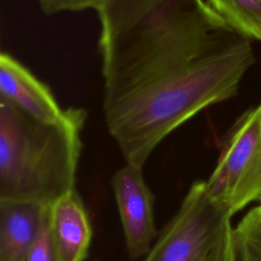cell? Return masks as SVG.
I'll return each instance as SVG.
<instances>
[{
  "label": "cell",
  "mask_w": 261,
  "mask_h": 261,
  "mask_svg": "<svg viewBox=\"0 0 261 261\" xmlns=\"http://www.w3.org/2000/svg\"><path fill=\"white\" fill-rule=\"evenodd\" d=\"M0 98L44 122L59 120L64 111L48 87L5 52L0 54Z\"/></svg>",
  "instance_id": "cell-6"
},
{
  "label": "cell",
  "mask_w": 261,
  "mask_h": 261,
  "mask_svg": "<svg viewBox=\"0 0 261 261\" xmlns=\"http://www.w3.org/2000/svg\"><path fill=\"white\" fill-rule=\"evenodd\" d=\"M42 11L51 15L62 11H81L89 8L98 9L104 0H38Z\"/></svg>",
  "instance_id": "cell-12"
},
{
  "label": "cell",
  "mask_w": 261,
  "mask_h": 261,
  "mask_svg": "<svg viewBox=\"0 0 261 261\" xmlns=\"http://www.w3.org/2000/svg\"><path fill=\"white\" fill-rule=\"evenodd\" d=\"M232 226H227L220 240L205 261H233L232 255Z\"/></svg>",
  "instance_id": "cell-13"
},
{
  "label": "cell",
  "mask_w": 261,
  "mask_h": 261,
  "mask_svg": "<svg viewBox=\"0 0 261 261\" xmlns=\"http://www.w3.org/2000/svg\"><path fill=\"white\" fill-rule=\"evenodd\" d=\"M207 2L240 36L261 41V0H207Z\"/></svg>",
  "instance_id": "cell-9"
},
{
  "label": "cell",
  "mask_w": 261,
  "mask_h": 261,
  "mask_svg": "<svg viewBox=\"0 0 261 261\" xmlns=\"http://www.w3.org/2000/svg\"><path fill=\"white\" fill-rule=\"evenodd\" d=\"M257 208H258V210H259V212H260V213H261V201H260V205H259V206H258V207H257Z\"/></svg>",
  "instance_id": "cell-14"
},
{
  "label": "cell",
  "mask_w": 261,
  "mask_h": 261,
  "mask_svg": "<svg viewBox=\"0 0 261 261\" xmlns=\"http://www.w3.org/2000/svg\"><path fill=\"white\" fill-rule=\"evenodd\" d=\"M97 12L104 120L127 164L143 168L174 129L237 95L255 62L207 0H104Z\"/></svg>",
  "instance_id": "cell-1"
},
{
  "label": "cell",
  "mask_w": 261,
  "mask_h": 261,
  "mask_svg": "<svg viewBox=\"0 0 261 261\" xmlns=\"http://www.w3.org/2000/svg\"><path fill=\"white\" fill-rule=\"evenodd\" d=\"M233 261H261V213L252 208L232 227Z\"/></svg>",
  "instance_id": "cell-10"
},
{
  "label": "cell",
  "mask_w": 261,
  "mask_h": 261,
  "mask_svg": "<svg viewBox=\"0 0 261 261\" xmlns=\"http://www.w3.org/2000/svg\"><path fill=\"white\" fill-rule=\"evenodd\" d=\"M87 112L38 120L0 98V200L50 205L74 190Z\"/></svg>",
  "instance_id": "cell-2"
},
{
  "label": "cell",
  "mask_w": 261,
  "mask_h": 261,
  "mask_svg": "<svg viewBox=\"0 0 261 261\" xmlns=\"http://www.w3.org/2000/svg\"><path fill=\"white\" fill-rule=\"evenodd\" d=\"M49 212V208H48ZM48 212L27 261H58L49 228Z\"/></svg>",
  "instance_id": "cell-11"
},
{
  "label": "cell",
  "mask_w": 261,
  "mask_h": 261,
  "mask_svg": "<svg viewBox=\"0 0 261 261\" xmlns=\"http://www.w3.org/2000/svg\"><path fill=\"white\" fill-rule=\"evenodd\" d=\"M205 185L231 216L261 201V103L248 109L229 129Z\"/></svg>",
  "instance_id": "cell-3"
},
{
  "label": "cell",
  "mask_w": 261,
  "mask_h": 261,
  "mask_svg": "<svg viewBox=\"0 0 261 261\" xmlns=\"http://www.w3.org/2000/svg\"><path fill=\"white\" fill-rule=\"evenodd\" d=\"M230 218L208 193L205 180L195 181L143 261H205Z\"/></svg>",
  "instance_id": "cell-4"
},
{
  "label": "cell",
  "mask_w": 261,
  "mask_h": 261,
  "mask_svg": "<svg viewBox=\"0 0 261 261\" xmlns=\"http://www.w3.org/2000/svg\"><path fill=\"white\" fill-rule=\"evenodd\" d=\"M48 220L58 261H85L91 245L92 226L75 190L49 205Z\"/></svg>",
  "instance_id": "cell-7"
},
{
  "label": "cell",
  "mask_w": 261,
  "mask_h": 261,
  "mask_svg": "<svg viewBox=\"0 0 261 261\" xmlns=\"http://www.w3.org/2000/svg\"><path fill=\"white\" fill-rule=\"evenodd\" d=\"M49 205L0 200V261H27Z\"/></svg>",
  "instance_id": "cell-8"
},
{
  "label": "cell",
  "mask_w": 261,
  "mask_h": 261,
  "mask_svg": "<svg viewBox=\"0 0 261 261\" xmlns=\"http://www.w3.org/2000/svg\"><path fill=\"white\" fill-rule=\"evenodd\" d=\"M112 190L129 257H144L157 238L154 220V196L143 168L125 163L112 176Z\"/></svg>",
  "instance_id": "cell-5"
}]
</instances>
